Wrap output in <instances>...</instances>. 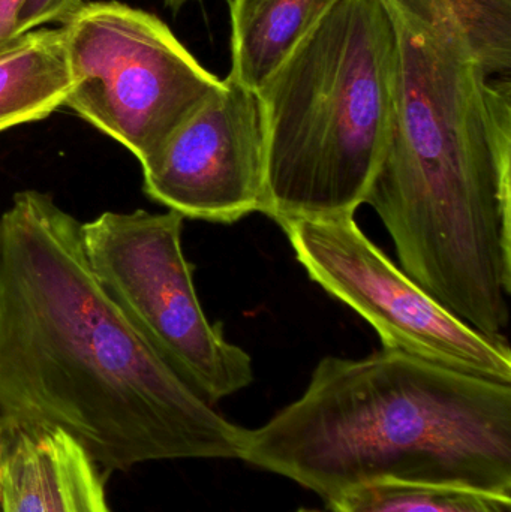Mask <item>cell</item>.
<instances>
[{
    "instance_id": "obj_1",
    "label": "cell",
    "mask_w": 511,
    "mask_h": 512,
    "mask_svg": "<svg viewBox=\"0 0 511 512\" xmlns=\"http://www.w3.org/2000/svg\"><path fill=\"white\" fill-rule=\"evenodd\" d=\"M83 224L38 191L0 215V418L59 430L102 475L173 459H240L222 417L102 291Z\"/></svg>"
},
{
    "instance_id": "obj_2",
    "label": "cell",
    "mask_w": 511,
    "mask_h": 512,
    "mask_svg": "<svg viewBox=\"0 0 511 512\" xmlns=\"http://www.w3.org/2000/svg\"><path fill=\"white\" fill-rule=\"evenodd\" d=\"M386 8V6H384ZM395 114L366 195L399 267L480 333L511 318V81L387 9Z\"/></svg>"
},
{
    "instance_id": "obj_3",
    "label": "cell",
    "mask_w": 511,
    "mask_h": 512,
    "mask_svg": "<svg viewBox=\"0 0 511 512\" xmlns=\"http://www.w3.org/2000/svg\"><path fill=\"white\" fill-rule=\"evenodd\" d=\"M240 460L327 504L387 481L511 498V384L395 349L329 355L296 402L248 430Z\"/></svg>"
},
{
    "instance_id": "obj_4",
    "label": "cell",
    "mask_w": 511,
    "mask_h": 512,
    "mask_svg": "<svg viewBox=\"0 0 511 512\" xmlns=\"http://www.w3.org/2000/svg\"><path fill=\"white\" fill-rule=\"evenodd\" d=\"M398 45L380 0H338L255 92L266 134L263 215L356 213L389 143Z\"/></svg>"
},
{
    "instance_id": "obj_5",
    "label": "cell",
    "mask_w": 511,
    "mask_h": 512,
    "mask_svg": "<svg viewBox=\"0 0 511 512\" xmlns=\"http://www.w3.org/2000/svg\"><path fill=\"white\" fill-rule=\"evenodd\" d=\"M180 213L105 212L83 224L102 291L150 348L210 405L254 381L252 358L207 319L182 248Z\"/></svg>"
},
{
    "instance_id": "obj_6",
    "label": "cell",
    "mask_w": 511,
    "mask_h": 512,
    "mask_svg": "<svg viewBox=\"0 0 511 512\" xmlns=\"http://www.w3.org/2000/svg\"><path fill=\"white\" fill-rule=\"evenodd\" d=\"M66 107L147 164L224 80L164 21L119 2L84 3L63 23Z\"/></svg>"
},
{
    "instance_id": "obj_7",
    "label": "cell",
    "mask_w": 511,
    "mask_h": 512,
    "mask_svg": "<svg viewBox=\"0 0 511 512\" xmlns=\"http://www.w3.org/2000/svg\"><path fill=\"white\" fill-rule=\"evenodd\" d=\"M279 227L309 279L362 316L383 348L511 384L507 337L486 336L453 315L363 233L356 213Z\"/></svg>"
},
{
    "instance_id": "obj_8",
    "label": "cell",
    "mask_w": 511,
    "mask_h": 512,
    "mask_svg": "<svg viewBox=\"0 0 511 512\" xmlns=\"http://www.w3.org/2000/svg\"><path fill=\"white\" fill-rule=\"evenodd\" d=\"M141 168L150 200L183 218L231 225L263 213L266 134L257 95L225 78Z\"/></svg>"
},
{
    "instance_id": "obj_9",
    "label": "cell",
    "mask_w": 511,
    "mask_h": 512,
    "mask_svg": "<svg viewBox=\"0 0 511 512\" xmlns=\"http://www.w3.org/2000/svg\"><path fill=\"white\" fill-rule=\"evenodd\" d=\"M2 421L0 512H111L104 475L71 438Z\"/></svg>"
},
{
    "instance_id": "obj_10",
    "label": "cell",
    "mask_w": 511,
    "mask_h": 512,
    "mask_svg": "<svg viewBox=\"0 0 511 512\" xmlns=\"http://www.w3.org/2000/svg\"><path fill=\"white\" fill-rule=\"evenodd\" d=\"M338 0H230L228 80L257 92Z\"/></svg>"
},
{
    "instance_id": "obj_11",
    "label": "cell",
    "mask_w": 511,
    "mask_h": 512,
    "mask_svg": "<svg viewBox=\"0 0 511 512\" xmlns=\"http://www.w3.org/2000/svg\"><path fill=\"white\" fill-rule=\"evenodd\" d=\"M72 89L65 30H30L0 47V132L65 105Z\"/></svg>"
},
{
    "instance_id": "obj_12",
    "label": "cell",
    "mask_w": 511,
    "mask_h": 512,
    "mask_svg": "<svg viewBox=\"0 0 511 512\" xmlns=\"http://www.w3.org/2000/svg\"><path fill=\"white\" fill-rule=\"evenodd\" d=\"M458 48L488 74L511 69V0H380Z\"/></svg>"
},
{
    "instance_id": "obj_13",
    "label": "cell",
    "mask_w": 511,
    "mask_h": 512,
    "mask_svg": "<svg viewBox=\"0 0 511 512\" xmlns=\"http://www.w3.org/2000/svg\"><path fill=\"white\" fill-rule=\"evenodd\" d=\"M335 512H511L510 496L434 484L374 483L329 502Z\"/></svg>"
},
{
    "instance_id": "obj_14",
    "label": "cell",
    "mask_w": 511,
    "mask_h": 512,
    "mask_svg": "<svg viewBox=\"0 0 511 512\" xmlns=\"http://www.w3.org/2000/svg\"><path fill=\"white\" fill-rule=\"evenodd\" d=\"M84 3V0H27L18 17L15 36L38 29L42 24L65 23Z\"/></svg>"
},
{
    "instance_id": "obj_15",
    "label": "cell",
    "mask_w": 511,
    "mask_h": 512,
    "mask_svg": "<svg viewBox=\"0 0 511 512\" xmlns=\"http://www.w3.org/2000/svg\"><path fill=\"white\" fill-rule=\"evenodd\" d=\"M27 0H0V47L11 42L17 30L18 17Z\"/></svg>"
},
{
    "instance_id": "obj_16",
    "label": "cell",
    "mask_w": 511,
    "mask_h": 512,
    "mask_svg": "<svg viewBox=\"0 0 511 512\" xmlns=\"http://www.w3.org/2000/svg\"><path fill=\"white\" fill-rule=\"evenodd\" d=\"M188 2H192V0H165V3H167L168 6H171V8H173L174 11H177V9L182 8V6Z\"/></svg>"
},
{
    "instance_id": "obj_17",
    "label": "cell",
    "mask_w": 511,
    "mask_h": 512,
    "mask_svg": "<svg viewBox=\"0 0 511 512\" xmlns=\"http://www.w3.org/2000/svg\"><path fill=\"white\" fill-rule=\"evenodd\" d=\"M2 435H3V421L0 420V444H2Z\"/></svg>"
},
{
    "instance_id": "obj_18",
    "label": "cell",
    "mask_w": 511,
    "mask_h": 512,
    "mask_svg": "<svg viewBox=\"0 0 511 512\" xmlns=\"http://www.w3.org/2000/svg\"><path fill=\"white\" fill-rule=\"evenodd\" d=\"M297 512H320V511L308 510V508H300V510Z\"/></svg>"
}]
</instances>
